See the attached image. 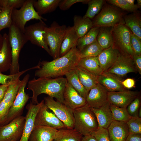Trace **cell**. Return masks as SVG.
Returning a JSON list of instances; mask_svg holds the SVG:
<instances>
[{
	"label": "cell",
	"mask_w": 141,
	"mask_h": 141,
	"mask_svg": "<svg viewBox=\"0 0 141 141\" xmlns=\"http://www.w3.org/2000/svg\"><path fill=\"white\" fill-rule=\"evenodd\" d=\"M124 24L132 32L141 39V18L140 13L137 12L124 17Z\"/></svg>",
	"instance_id": "cell-27"
},
{
	"label": "cell",
	"mask_w": 141,
	"mask_h": 141,
	"mask_svg": "<svg viewBox=\"0 0 141 141\" xmlns=\"http://www.w3.org/2000/svg\"><path fill=\"white\" fill-rule=\"evenodd\" d=\"M25 0H0V7H8L15 9L20 8Z\"/></svg>",
	"instance_id": "cell-46"
},
{
	"label": "cell",
	"mask_w": 141,
	"mask_h": 141,
	"mask_svg": "<svg viewBox=\"0 0 141 141\" xmlns=\"http://www.w3.org/2000/svg\"><path fill=\"white\" fill-rule=\"evenodd\" d=\"M106 1L120 9L133 13L137 12L139 8L137 4L135 6L130 5L126 0H108Z\"/></svg>",
	"instance_id": "cell-40"
},
{
	"label": "cell",
	"mask_w": 141,
	"mask_h": 141,
	"mask_svg": "<svg viewBox=\"0 0 141 141\" xmlns=\"http://www.w3.org/2000/svg\"><path fill=\"white\" fill-rule=\"evenodd\" d=\"M8 34L12 55V62L9 69L10 74L19 73V59L21 51L28 40L24 33L12 24L9 28Z\"/></svg>",
	"instance_id": "cell-4"
},
{
	"label": "cell",
	"mask_w": 141,
	"mask_h": 141,
	"mask_svg": "<svg viewBox=\"0 0 141 141\" xmlns=\"http://www.w3.org/2000/svg\"><path fill=\"white\" fill-rule=\"evenodd\" d=\"M3 41V36L1 35L0 32V50L1 49L2 46Z\"/></svg>",
	"instance_id": "cell-54"
},
{
	"label": "cell",
	"mask_w": 141,
	"mask_h": 141,
	"mask_svg": "<svg viewBox=\"0 0 141 141\" xmlns=\"http://www.w3.org/2000/svg\"><path fill=\"white\" fill-rule=\"evenodd\" d=\"M130 41L133 55H141V39L131 32Z\"/></svg>",
	"instance_id": "cell-44"
},
{
	"label": "cell",
	"mask_w": 141,
	"mask_h": 141,
	"mask_svg": "<svg viewBox=\"0 0 141 141\" xmlns=\"http://www.w3.org/2000/svg\"><path fill=\"white\" fill-rule=\"evenodd\" d=\"M111 141H126L129 134L126 123L114 120L107 129Z\"/></svg>",
	"instance_id": "cell-21"
},
{
	"label": "cell",
	"mask_w": 141,
	"mask_h": 141,
	"mask_svg": "<svg viewBox=\"0 0 141 141\" xmlns=\"http://www.w3.org/2000/svg\"><path fill=\"white\" fill-rule=\"evenodd\" d=\"M83 136L74 129L58 130L53 141H81Z\"/></svg>",
	"instance_id": "cell-31"
},
{
	"label": "cell",
	"mask_w": 141,
	"mask_h": 141,
	"mask_svg": "<svg viewBox=\"0 0 141 141\" xmlns=\"http://www.w3.org/2000/svg\"><path fill=\"white\" fill-rule=\"evenodd\" d=\"M103 50L96 40L92 43L85 46L79 51L80 58L89 57H96Z\"/></svg>",
	"instance_id": "cell-36"
},
{
	"label": "cell",
	"mask_w": 141,
	"mask_h": 141,
	"mask_svg": "<svg viewBox=\"0 0 141 141\" xmlns=\"http://www.w3.org/2000/svg\"><path fill=\"white\" fill-rule=\"evenodd\" d=\"M13 9L8 7H2L0 11V32L3 29L9 28L12 25L11 15Z\"/></svg>",
	"instance_id": "cell-39"
},
{
	"label": "cell",
	"mask_w": 141,
	"mask_h": 141,
	"mask_svg": "<svg viewBox=\"0 0 141 141\" xmlns=\"http://www.w3.org/2000/svg\"><path fill=\"white\" fill-rule=\"evenodd\" d=\"M112 27H101L97 36V41L103 49H107L113 45Z\"/></svg>",
	"instance_id": "cell-28"
},
{
	"label": "cell",
	"mask_w": 141,
	"mask_h": 141,
	"mask_svg": "<svg viewBox=\"0 0 141 141\" xmlns=\"http://www.w3.org/2000/svg\"><path fill=\"white\" fill-rule=\"evenodd\" d=\"M1 8H2V7H0V11L1 10Z\"/></svg>",
	"instance_id": "cell-58"
},
{
	"label": "cell",
	"mask_w": 141,
	"mask_h": 141,
	"mask_svg": "<svg viewBox=\"0 0 141 141\" xmlns=\"http://www.w3.org/2000/svg\"><path fill=\"white\" fill-rule=\"evenodd\" d=\"M108 92L98 83L89 91L86 99L87 103L91 108H100L107 101Z\"/></svg>",
	"instance_id": "cell-17"
},
{
	"label": "cell",
	"mask_w": 141,
	"mask_h": 141,
	"mask_svg": "<svg viewBox=\"0 0 141 141\" xmlns=\"http://www.w3.org/2000/svg\"><path fill=\"white\" fill-rule=\"evenodd\" d=\"M22 81L19 78L9 85L2 101L10 108L17 95Z\"/></svg>",
	"instance_id": "cell-34"
},
{
	"label": "cell",
	"mask_w": 141,
	"mask_h": 141,
	"mask_svg": "<svg viewBox=\"0 0 141 141\" xmlns=\"http://www.w3.org/2000/svg\"><path fill=\"white\" fill-rule=\"evenodd\" d=\"M126 2L130 5L132 6H135L136 4H134L135 0H126Z\"/></svg>",
	"instance_id": "cell-53"
},
{
	"label": "cell",
	"mask_w": 141,
	"mask_h": 141,
	"mask_svg": "<svg viewBox=\"0 0 141 141\" xmlns=\"http://www.w3.org/2000/svg\"><path fill=\"white\" fill-rule=\"evenodd\" d=\"M99 28L98 27H92L87 33L79 38L76 48L79 51L97 40Z\"/></svg>",
	"instance_id": "cell-35"
},
{
	"label": "cell",
	"mask_w": 141,
	"mask_h": 141,
	"mask_svg": "<svg viewBox=\"0 0 141 141\" xmlns=\"http://www.w3.org/2000/svg\"><path fill=\"white\" fill-rule=\"evenodd\" d=\"M138 117L141 118V107L139 109L138 112Z\"/></svg>",
	"instance_id": "cell-56"
},
{
	"label": "cell",
	"mask_w": 141,
	"mask_h": 141,
	"mask_svg": "<svg viewBox=\"0 0 141 141\" xmlns=\"http://www.w3.org/2000/svg\"><path fill=\"white\" fill-rule=\"evenodd\" d=\"M11 141H17L15 140H13Z\"/></svg>",
	"instance_id": "cell-57"
},
{
	"label": "cell",
	"mask_w": 141,
	"mask_h": 141,
	"mask_svg": "<svg viewBox=\"0 0 141 141\" xmlns=\"http://www.w3.org/2000/svg\"><path fill=\"white\" fill-rule=\"evenodd\" d=\"M25 121V116L21 115L0 126V141H18L22 135Z\"/></svg>",
	"instance_id": "cell-12"
},
{
	"label": "cell",
	"mask_w": 141,
	"mask_h": 141,
	"mask_svg": "<svg viewBox=\"0 0 141 141\" xmlns=\"http://www.w3.org/2000/svg\"><path fill=\"white\" fill-rule=\"evenodd\" d=\"M81 141H96L95 138L92 135L83 136Z\"/></svg>",
	"instance_id": "cell-52"
},
{
	"label": "cell",
	"mask_w": 141,
	"mask_h": 141,
	"mask_svg": "<svg viewBox=\"0 0 141 141\" xmlns=\"http://www.w3.org/2000/svg\"><path fill=\"white\" fill-rule=\"evenodd\" d=\"M110 107L114 120L126 122L131 117L128 112L127 107H120L111 104Z\"/></svg>",
	"instance_id": "cell-38"
},
{
	"label": "cell",
	"mask_w": 141,
	"mask_h": 141,
	"mask_svg": "<svg viewBox=\"0 0 141 141\" xmlns=\"http://www.w3.org/2000/svg\"><path fill=\"white\" fill-rule=\"evenodd\" d=\"M65 76L68 83L81 96L86 99L89 92L80 81L77 73L76 68L67 73Z\"/></svg>",
	"instance_id": "cell-32"
},
{
	"label": "cell",
	"mask_w": 141,
	"mask_h": 141,
	"mask_svg": "<svg viewBox=\"0 0 141 141\" xmlns=\"http://www.w3.org/2000/svg\"><path fill=\"white\" fill-rule=\"evenodd\" d=\"M134 64L137 71L141 74V55H133L132 58Z\"/></svg>",
	"instance_id": "cell-48"
},
{
	"label": "cell",
	"mask_w": 141,
	"mask_h": 141,
	"mask_svg": "<svg viewBox=\"0 0 141 141\" xmlns=\"http://www.w3.org/2000/svg\"><path fill=\"white\" fill-rule=\"evenodd\" d=\"M106 72L114 74L121 78L130 73H136L132 58L122 54Z\"/></svg>",
	"instance_id": "cell-15"
},
{
	"label": "cell",
	"mask_w": 141,
	"mask_h": 141,
	"mask_svg": "<svg viewBox=\"0 0 141 141\" xmlns=\"http://www.w3.org/2000/svg\"><path fill=\"white\" fill-rule=\"evenodd\" d=\"M3 36V45L0 50V73L9 70L12 59L11 48L8 35L6 33H4Z\"/></svg>",
	"instance_id": "cell-22"
},
{
	"label": "cell",
	"mask_w": 141,
	"mask_h": 141,
	"mask_svg": "<svg viewBox=\"0 0 141 141\" xmlns=\"http://www.w3.org/2000/svg\"><path fill=\"white\" fill-rule=\"evenodd\" d=\"M105 1L103 0H90L87 4L88 9L83 17L90 19L93 18L100 12Z\"/></svg>",
	"instance_id": "cell-37"
},
{
	"label": "cell",
	"mask_w": 141,
	"mask_h": 141,
	"mask_svg": "<svg viewBox=\"0 0 141 141\" xmlns=\"http://www.w3.org/2000/svg\"><path fill=\"white\" fill-rule=\"evenodd\" d=\"M74 129L83 136L91 135L98 128L96 117L87 103L73 110Z\"/></svg>",
	"instance_id": "cell-3"
},
{
	"label": "cell",
	"mask_w": 141,
	"mask_h": 141,
	"mask_svg": "<svg viewBox=\"0 0 141 141\" xmlns=\"http://www.w3.org/2000/svg\"><path fill=\"white\" fill-rule=\"evenodd\" d=\"M11 83L0 85V103L2 101L8 87Z\"/></svg>",
	"instance_id": "cell-51"
},
{
	"label": "cell",
	"mask_w": 141,
	"mask_h": 141,
	"mask_svg": "<svg viewBox=\"0 0 141 141\" xmlns=\"http://www.w3.org/2000/svg\"><path fill=\"white\" fill-rule=\"evenodd\" d=\"M35 69V67L33 66L12 75H6L0 73V84L5 85L10 83L20 78V77L26 72Z\"/></svg>",
	"instance_id": "cell-41"
},
{
	"label": "cell",
	"mask_w": 141,
	"mask_h": 141,
	"mask_svg": "<svg viewBox=\"0 0 141 141\" xmlns=\"http://www.w3.org/2000/svg\"><path fill=\"white\" fill-rule=\"evenodd\" d=\"M125 13L115 6L107 3L105 1L99 13L92 21L93 27H112L124 23Z\"/></svg>",
	"instance_id": "cell-5"
},
{
	"label": "cell",
	"mask_w": 141,
	"mask_h": 141,
	"mask_svg": "<svg viewBox=\"0 0 141 141\" xmlns=\"http://www.w3.org/2000/svg\"><path fill=\"white\" fill-rule=\"evenodd\" d=\"M131 32L124 23H122L113 27L112 33L113 45L119 50L121 54L132 58L133 55L130 41Z\"/></svg>",
	"instance_id": "cell-8"
},
{
	"label": "cell",
	"mask_w": 141,
	"mask_h": 141,
	"mask_svg": "<svg viewBox=\"0 0 141 141\" xmlns=\"http://www.w3.org/2000/svg\"><path fill=\"white\" fill-rule=\"evenodd\" d=\"M67 28L65 25H60L55 21L45 28V38L54 59L59 57L61 45Z\"/></svg>",
	"instance_id": "cell-6"
},
{
	"label": "cell",
	"mask_w": 141,
	"mask_h": 141,
	"mask_svg": "<svg viewBox=\"0 0 141 141\" xmlns=\"http://www.w3.org/2000/svg\"><path fill=\"white\" fill-rule=\"evenodd\" d=\"M63 98V104L73 110L87 104L86 99L81 96L68 83L64 91Z\"/></svg>",
	"instance_id": "cell-19"
},
{
	"label": "cell",
	"mask_w": 141,
	"mask_h": 141,
	"mask_svg": "<svg viewBox=\"0 0 141 141\" xmlns=\"http://www.w3.org/2000/svg\"><path fill=\"white\" fill-rule=\"evenodd\" d=\"M44 100L37 104L31 101L27 106V112L25 116V121L21 136L18 141H29L31 134L35 127L36 116Z\"/></svg>",
	"instance_id": "cell-14"
},
{
	"label": "cell",
	"mask_w": 141,
	"mask_h": 141,
	"mask_svg": "<svg viewBox=\"0 0 141 141\" xmlns=\"http://www.w3.org/2000/svg\"><path fill=\"white\" fill-rule=\"evenodd\" d=\"M48 109L44 100L36 116L35 126H47L58 130L66 128L63 123L54 114L49 111Z\"/></svg>",
	"instance_id": "cell-13"
},
{
	"label": "cell",
	"mask_w": 141,
	"mask_h": 141,
	"mask_svg": "<svg viewBox=\"0 0 141 141\" xmlns=\"http://www.w3.org/2000/svg\"><path fill=\"white\" fill-rule=\"evenodd\" d=\"M61 0H34L33 6L40 16L55 10Z\"/></svg>",
	"instance_id": "cell-29"
},
{
	"label": "cell",
	"mask_w": 141,
	"mask_h": 141,
	"mask_svg": "<svg viewBox=\"0 0 141 141\" xmlns=\"http://www.w3.org/2000/svg\"><path fill=\"white\" fill-rule=\"evenodd\" d=\"M73 21V26L79 38L85 34L93 27L92 21L88 18L75 15Z\"/></svg>",
	"instance_id": "cell-30"
},
{
	"label": "cell",
	"mask_w": 141,
	"mask_h": 141,
	"mask_svg": "<svg viewBox=\"0 0 141 141\" xmlns=\"http://www.w3.org/2000/svg\"><path fill=\"white\" fill-rule=\"evenodd\" d=\"M137 91L125 90L108 92L107 101L110 104L122 107H127L138 96Z\"/></svg>",
	"instance_id": "cell-16"
},
{
	"label": "cell",
	"mask_w": 141,
	"mask_h": 141,
	"mask_svg": "<svg viewBox=\"0 0 141 141\" xmlns=\"http://www.w3.org/2000/svg\"><path fill=\"white\" fill-rule=\"evenodd\" d=\"M126 141H141V134L129 133Z\"/></svg>",
	"instance_id": "cell-50"
},
{
	"label": "cell",
	"mask_w": 141,
	"mask_h": 141,
	"mask_svg": "<svg viewBox=\"0 0 141 141\" xmlns=\"http://www.w3.org/2000/svg\"><path fill=\"white\" fill-rule=\"evenodd\" d=\"M121 53L113 45L103 49L97 57L103 72H106L116 61Z\"/></svg>",
	"instance_id": "cell-20"
},
{
	"label": "cell",
	"mask_w": 141,
	"mask_h": 141,
	"mask_svg": "<svg viewBox=\"0 0 141 141\" xmlns=\"http://www.w3.org/2000/svg\"><path fill=\"white\" fill-rule=\"evenodd\" d=\"M67 83L66 78L62 77L55 78H34L29 81L27 84V89L32 92L31 101L34 104L38 103V96L45 94L63 104V93Z\"/></svg>",
	"instance_id": "cell-2"
},
{
	"label": "cell",
	"mask_w": 141,
	"mask_h": 141,
	"mask_svg": "<svg viewBox=\"0 0 141 141\" xmlns=\"http://www.w3.org/2000/svg\"><path fill=\"white\" fill-rule=\"evenodd\" d=\"M79 38L73 26H68L61 45L59 57L66 55L72 49L76 48Z\"/></svg>",
	"instance_id": "cell-25"
},
{
	"label": "cell",
	"mask_w": 141,
	"mask_h": 141,
	"mask_svg": "<svg viewBox=\"0 0 141 141\" xmlns=\"http://www.w3.org/2000/svg\"><path fill=\"white\" fill-rule=\"evenodd\" d=\"M121 78L107 72H103L98 77V82L108 92L122 91L125 88L122 85Z\"/></svg>",
	"instance_id": "cell-18"
},
{
	"label": "cell",
	"mask_w": 141,
	"mask_h": 141,
	"mask_svg": "<svg viewBox=\"0 0 141 141\" xmlns=\"http://www.w3.org/2000/svg\"><path fill=\"white\" fill-rule=\"evenodd\" d=\"M46 26L43 21H40L25 27L24 33L28 41L43 49L51 55L45 37V30Z\"/></svg>",
	"instance_id": "cell-11"
},
{
	"label": "cell",
	"mask_w": 141,
	"mask_h": 141,
	"mask_svg": "<svg viewBox=\"0 0 141 141\" xmlns=\"http://www.w3.org/2000/svg\"><path fill=\"white\" fill-rule=\"evenodd\" d=\"M44 103L48 109L51 110L64 124L66 128L73 129L74 118L73 110L64 104L55 101L48 96L44 98Z\"/></svg>",
	"instance_id": "cell-10"
},
{
	"label": "cell",
	"mask_w": 141,
	"mask_h": 141,
	"mask_svg": "<svg viewBox=\"0 0 141 141\" xmlns=\"http://www.w3.org/2000/svg\"><path fill=\"white\" fill-rule=\"evenodd\" d=\"M30 77L29 74H27L22 80L16 97L2 126L7 124L14 119L21 115L24 107L30 98L28 95L25 91Z\"/></svg>",
	"instance_id": "cell-9"
},
{
	"label": "cell",
	"mask_w": 141,
	"mask_h": 141,
	"mask_svg": "<svg viewBox=\"0 0 141 141\" xmlns=\"http://www.w3.org/2000/svg\"><path fill=\"white\" fill-rule=\"evenodd\" d=\"M90 0H61L58 7L62 10L68 9L74 4L79 2H81L84 4H87Z\"/></svg>",
	"instance_id": "cell-47"
},
{
	"label": "cell",
	"mask_w": 141,
	"mask_h": 141,
	"mask_svg": "<svg viewBox=\"0 0 141 141\" xmlns=\"http://www.w3.org/2000/svg\"><path fill=\"white\" fill-rule=\"evenodd\" d=\"M91 135L96 141H111L108 129L102 127H98Z\"/></svg>",
	"instance_id": "cell-43"
},
{
	"label": "cell",
	"mask_w": 141,
	"mask_h": 141,
	"mask_svg": "<svg viewBox=\"0 0 141 141\" xmlns=\"http://www.w3.org/2000/svg\"><path fill=\"white\" fill-rule=\"evenodd\" d=\"M58 130L45 126L35 127L30 135L29 141H53Z\"/></svg>",
	"instance_id": "cell-24"
},
{
	"label": "cell",
	"mask_w": 141,
	"mask_h": 141,
	"mask_svg": "<svg viewBox=\"0 0 141 141\" xmlns=\"http://www.w3.org/2000/svg\"><path fill=\"white\" fill-rule=\"evenodd\" d=\"M140 98L137 97L127 107L129 115L131 117L138 116V112L141 107Z\"/></svg>",
	"instance_id": "cell-45"
},
{
	"label": "cell",
	"mask_w": 141,
	"mask_h": 141,
	"mask_svg": "<svg viewBox=\"0 0 141 141\" xmlns=\"http://www.w3.org/2000/svg\"><path fill=\"white\" fill-rule=\"evenodd\" d=\"M121 83L125 88L130 89L134 87L135 81L133 79L128 78L122 80Z\"/></svg>",
	"instance_id": "cell-49"
},
{
	"label": "cell",
	"mask_w": 141,
	"mask_h": 141,
	"mask_svg": "<svg viewBox=\"0 0 141 141\" xmlns=\"http://www.w3.org/2000/svg\"><path fill=\"white\" fill-rule=\"evenodd\" d=\"M80 59L79 51L75 48L64 55L51 61H39L40 67L35 71V76L38 78L62 77L76 68Z\"/></svg>",
	"instance_id": "cell-1"
},
{
	"label": "cell",
	"mask_w": 141,
	"mask_h": 141,
	"mask_svg": "<svg viewBox=\"0 0 141 141\" xmlns=\"http://www.w3.org/2000/svg\"><path fill=\"white\" fill-rule=\"evenodd\" d=\"M126 123L129 133L141 134V118L131 117Z\"/></svg>",
	"instance_id": "cell-42"
},
{
	"label": "cell",
	"mask_w": 141,
	"mask_h": 141,
	"mask_svg": "<svg viewBox=\"0 0 141 141\" xmlns=\"http://www.w3.org/2000/svg\"><path fill=\"white\" fill-rule=\"evenodd\" d=\"M137 4L139 8L141 7V0H137Z\"/></svg>",
	"instance_id": "cell-55"
},
{
	"label": "cell",
	"mask_w": 141,
	"mask_h": 141,
	"mask_svg": "<svg viewBox=\"0 0 141 141\" xmlns=\"http://www.w3.org/2000/svg\"><path fill=\"white\" fill-rule=\"evenodd\" d=\"M110 105V104L107 101L103 105L98 108L90 107L96 117L98 127L107 129L114 120Z\"/></svg>",
	"instance_id": "cell-23"
},
{
	"label": "cell",
	"mask_w": 141,
	"mask_h": 141,
	"mask_svg": "<svg viewBox=\"0 0 141 141\" xmlns=\"http://www.w3.org/2000/svg\"><path fill=\"white\" fill-rule=\"evenodd\" d=\"M77 66L97 76L103 72L99 64L97 57L80 58Z\"/></svg>",
	"instance_id": "cell-26"
},
{
	"label": "cell",
	"mask_w": 141,
	"mask_h": 141,
	"mask_svg": "<svg viewBox=\"0 0 141 141\" xmlns=\"http://www.w3.org/2000/svg\"><path fill=\"white\" fill-rule=\"evenodd\" d=\"M76 70L81 83L89 92L98 83V76L88 72L78 66L76 67Z\"/></svg>",
	"instance_id": "cell-33"
},
{
	"label": "cell",
	"mask_w": 141,
	"mask_h": 141,
	"mask_svg": "<svg viewBox=\"0 0 141 141\" xmlns=\"http://www.w3.org/2000/svg\"><path fill=\"white\" fill-rule=\"evenodd\" d=\"M34 0H25L20 9H13L11 18L12 24L24 32L25 25L28 21L36 19L40 21L46 19L40 16L33 6Z\"/></svg>",
	"instance_id": "cell-7"
}]
</instances>
